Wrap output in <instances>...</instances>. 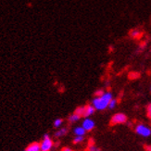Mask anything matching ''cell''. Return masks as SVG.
<instances>
[{
	"mask_svg": "<svg viewBox=\"0 0 151 151\" xmlns=\"http://www.w3.org/2000/svg\"><path fill=\"white\" fill-rule=\"evenodd\" d=\"M112 98H114L112 93L109 91H106L103 96H95L93 98V100H92L91 104L94 106L96 110H99V111L105 110L109 107V103L111 99H112Z\"/></svg>",
	"mask_w": 151,
	"mask_h": 151,
	"instance_id": "obj_1",
	"label": "cell"
},
{
	"mask_svg": "<svg viewBox=\"0 0 151 151\" xmlns=\"http://www.w3.org/2000/svg\"><path fill=\"white\" fill-rule=\"evenodd\" d=\"M134 132L136 134L147 138V137H149L151 135V128L146 125V124L138 123L134 126Z\"/></svg>",
	"mask_w": 151,
	"mask_h": 151,
	"instance_id": "obj_2",
	"label": "cell"
},
{
	"mask_svg": "<svg viewBox=\"0 0 151 151\" xmlns=\"http://www.w3.org/2000/svg\"><path fill=\"white\" fill-rule=\"evenodd\" d=\"M54 147V142L50 138L49 134H45L43 135V140L40 143L41 151H50Z\"/></svg>",
	"mask_w": 151,
	"mask_h": 151,
	"instance_id": "obj_3",
	"label": "cell"
},
{
	"mask_svg": "<svg viewBox=\"0 0 151 151\" xmlns=\"http://www.w3.org/2000/svg\"><path fill=\"white\" fill-rule=\"evenodd\" d=\"M128 122L127 115L119 112L114 114L110 119V125H119V124H124Z\"/></svg>",
	"mask_w": 151,
	"mask_h": 151,
	"instance_id": "obj_4",
	"label": "cell"
},
{
	"mask_svg": "<svg viewBox=\"0 0 151 151\" xmlns=\"http://www.w3.org/2000/svg\"><path fill=\"white\" fill-rule=\"evenodd\" d=\"M82 126L84 128V130L86 132H91L93 131L96 127V122L94 120H92L91 118H84L83 122H82Z\"/></svg>",
	"mask_w": 151,
	"mask_h": 151,
	"instance_id": "obj_5",
	"label": "cell"
},
{
	"mask_svg": "<svg viewBox=\"0 0 151 151\" xmlns=\"http://www.w3.org/2000/svg\"><path fill=\"white\" fill-rule=\"evenodd\" d=\"M96 112V109L92 104H88L84 106V113H83V118H89Z\"/></svg>",
	"mask_w": 151,
	"mask_h": 151,
	"instance_id": "obj_6",
	"label": "cell"
},
{
	"mask_svg": "<svg viewBox=\"0 0 151 151\" xmlns=\"http://www.w3.org/2000/svg\"><path fill=\"white\" fill-rule=\"evenodd\" d=\"M69 133V129L67 127H62V128H60L58 130H57L55 134H54V136L56 138H60V137H63L65 135H67Z\"/></svg>",
	"mask_w": 151,
	"mask_h": 151,
	"instance_id": "obj_7",
	"label": "cell"
},
{
	"mask_svg": "<svg viewBox=\"0 0 151 151\" xmlns=\"http://www.w3.org/2000/svg\"><path fill=\"white\" fill-rule=\"evenodd\" d=\"M86 133L87 132L84 130L83 126H77L73 129V134L75 136H85Z\"/></svg>",
	"mask_w": 151,
	"mask_h": 151,
	"instance_id": "obj_8",
	"label": "cell"
},
{
	"mask_svg": "<svg viewBox=\"0 0 151 151\" xmlns=\"http://www.w3.org/2000/svg\"><path fill=\"white\" fill-rule=\"evenodd\" d=\"M129 35L131 36V38H133V39H139L142 35H143V32L141 30H138V29H133V30H131L130 32H129Z\"/></svg>",
	"mask_w": 151,
	"mask_h": 151,
	"instance_id": "obj_9",
	"label": "cell"
},
{
	"mask_svg": "<svg viewBox=\"0 0 151 151\" xmlns=\"http://www.w3.org/2000/svg\"><path fill=\"white\" fill-rule=\"evenodd\" d=\"M25 149L27 150V151H41L40 143H37V142L32 143Z\"/></svg>",
	"mask_w": 151,
	"mask_h": 151,
	"instance_id": "obj_10",
	"label": "cell"
},
{
	"mask_svg": "<svg viewBox=\"0 0 151 151\" xmlns=\"http://www.w3.org/2000/svg\"><path fill=\"white\" fill-rule=\"evenodd\" d=\"M80 120H81V117L79 115H77V114H75L74 112L68 117V122H70V123H75V122H79Z\"/></svg>",
	"mask_w": 151,
	"mask_h": 151,
	"instance_id": "obj_11",
	"label": "cell"
},
{
	"mask_svg": "<svg viewBox=\"0 0 151 151\" xmlns=\"http://www.w3.org/2000/svg\"><path fill=\"white\" fill-rule=\"evenodd\" d=\"M63 122H64L63 119H61V118H57V119L53 122V126L56 129H60L62 126Z\"/></svg>",
	"mask_w": 151,
	"mask_h": 151,
	"instance_id": "obj_12",
	"label": "cell"
},
{
	"mask_svg": "<svg viewBox=\"0 0 151 151\" xmlns=\"http://www.w3.org/2000/svg\"><path fill=\"white\" fill-rule=\"evenodd\" d=\"M117 105H118V100L116 99V98H112V99H111L109 101V103L108 109H114L117 107Z\"/></svg>",
	"mask_w": 151,
	"mask_h": 151,
	"instance_id": "obj_13",
	"label": "cell"
},
{
	"mask_svg": "<svg viewBox=\"0 0 151 151\" xmlns=\"http://www.w3.org/2000/svg\"><path fill=\"white\" fill-rule=\"evenodd\" d=\"M74 113L79 115L81 118L83 117V113H84V106H82V107H78L75 110H74Z\"/></svg>",
	"mask_w": 151,
	"mask_h": 151,
	"instance_id": "obj_14",
	"label": "cell"
},
{
	"mask_svg": "<svg viewBox=\"0 0 151 151\" xmlns=\"http://www.w3.org/2000/svg\"><path fill=\"white\" fill-rule=\"evenodd\" d=\"M84 141V136H75L73 142L74 145H79V144H82Z\"/></svg>",
	"mask_w": 151,
	"mask_h": 151,
	"instance_id": "obj_15",
	"label": "cell"
},
{
	"mask_svg": "<svg viewBox=\"0 0 151 151\" xmlns=\"http://www.w3.org/2000/svg\"><path fill=\"white\" fill-rule=\"evenodd\" d=\"M87 151H101V149L98 148L94 143H92V144H90V145H88Z\"/></svg>",
	"mask_w": 151,
	"mask_h": 151,
	"instance_id": "obj_16",
	"label": "cell"
},
{
	"mask_svg": "<svg viewBox=\"0 0 151 151\" xmlns=\"http://www.w3.org/2000/svg\"><path fill=\"white\" fill-rule=\"evenodd\" d=\"M105 92H106V91H104L103 89H98V90H96L95 92V96H101L104 95Z\"/></svg>",
	"mask_w": 151,
	"mask_h": 151,
	"instance_id": "obj_17",
	"label": "cell"
},
{
	"mask_svg": "<svg viewBox=\"0 0 151 151\" xmlns=\"http://www.w3.org/2000/svg\"><path fill=\"white\" fill-rule=\"evenodd\" d=\"M147 114L148 119L151 120V107L149 106V105H148L147 108Z\"/></svg>",
	"mask_w": 151,
	"mask_h": 151,
	"instance_id": "obj_18",
	"label": "cell"
},
{
	"mask_svg": "<svg viewBox=\"0 0 151 151\" xmlns=\"http://www.w3.org/2000/svg\"><path fill=\"white\" fill-rule=\"evenodd\" d=\"M60 151H74L73 148H70V147H64Z\"/></svg>",
	"mask_w": 151,
	"mask_h": 151,
	"instance_id": "obj_19",
	"label": "cell"
},
{
	"mask_svg": "<svg viewBox=\"0 0 151 151\" xmlns=\"http://www.w3.org/2000/svg\"><path fill=\"white\" fill-rule=\"evenodd\" d=\"M145 149H146V151H151V146H146Z\"/></svg>",
	"mask_w": 151,
	"mask_h": 151,
	"instance_id": "obj_20",
	"label": "cell"
},
{
	"mask_svg": "<svg viewBox=\"0 0 151 151\" xmlns=\"http://www.w3.org/2000/svg\"><path fill=\"white\" fill-rule=\"evenodd\" d=\"M149 106H150V107H151V103H150V104H149Z\"/></svg>",
	"mask_w": 151,
	"mask_h": 151,
	"instance_id": "obj_21",
	"label": "cell"
},
{
	"mask_svg": "<svg viewBox=\"0 0 151 151\" xmlns=\"http://www.w3.org/2000/svg\"><path fill=\"white\" fill-rule=\"evenodd\" d=\"M23 151H27V150H26V149H24V150H23Z\"/></svg>",
	"mask_w": 151,
	"mask_h": 151,
	"instance_id": "obj_22",
	"label": "cell"
},
{
	"mask_svg": "<svg viewBox=\"0 0 151 151\" xmlns=\"http://www.w3.org/2000/svg\"><path fill=\"white\" fill-rule=\"evenodd\" d=\"M150 91H151V86H150Z\"/></svg>",
	"mask_w": 151,
	"mask_h": 151,
	"instance_id": "obj_23",
	"label": "cell"
}]
</instances>
